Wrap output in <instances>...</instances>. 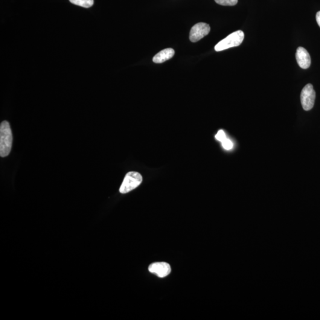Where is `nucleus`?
Masks as SVG:
<instances>
[{
    "label": "nucleus",
    "instance_id": "obj_1",
    "mask_svg": "<svg viewBox=\"0 0 320 320\" xmlns=\"http://www.w3.org/2000/svg\"><path fill=\"white\" fill-rule=\"evenodd\" d=\"M13 136L10 125L7 121L0 125V156L5 157L9 155L12 147Z\"/></svg>",
    "mask_w": 320,
    "mask_h": 320
},
{
    "label": "nucleus",
    "instance_id": "obj_2",
    "mask_svg": "<svg viewBox=\"0 0 320 320\" xmlns=\"http://www.w3.org/2000/svg\"><path fill=\"white\" fill-rule=\"evenodd\" d=\"M244 38V33L243 31L235 32L217 43L215 46V50L220 52L229 48L237 47L242 43Z\"/></svg>",
    "mask_w": 320,
    "mask_h": 320
},
{
    "label": "nucleus",
    "instance_id": "obj_3",
    "mask_svg": "<svg viewBox=\"0 0 320 320\" xmlns=\"http://www.w3.org/2000/svg\"><path fill=\"white\" fill-rule=\"evenodd\" d=\"M142 182V177L136 171H130L126 174L122 182L119 192L122 194L127 193L138 187Z\"/></svg>",
    "mask_w": 320,
    "mask_h": 320
},
{
    "label": "nucleus",
    "instance_id": "obj_4",
    "mask_svg": "<svg viewBox=\"0 0 320 320\" xmlns=\"http://www.w3.org/2000/svg\"><path fill=\"white\" fill-rule=\"evenodd\" d=\"M315 99L316 92L312 84H307L301 93V101L303 109L306 111L312 109L315 103Z\"/></svg>",
    "mask_w": 320,
    "mask_h": 320
},
{
    "label": "nucleus",
    "instance_id": "obj_5",
    "mask_svg": "<svg viewBox=\"0 0 320 320\" xmlns=\"http://www.w3.org/2000/svg\"><path fill=\"white\" fill-rule=\"evenodd\" d=\"M210 31V26L207 23H197L192 28L189 34V39L192 42H196L208 35Z\"/></svg>",
    "mask_w": 320,
    "mask_h": 320
},
{
    "label": "nucleus",
    "instance_id": "obj_6",
    "mask_svg": "<svg viewBox=\"0 0 320 320\" xmlns=\"http://www.w3.org/2000/svg\"><path fill=\"white\" fill-rule=\"evenodd\" d=\"M148 270L160 278L166 277L170 274L171 269L169 264L165 262H156L151 264Z\"/></svg>",
    "mask_w": 320,
    "mask_h": 320
},
{
    "label": "nucleus",
    "instance_id": "obj_7",
    "mask_svg": "<svg viewBox=\"0 0 320 320\" xmlns=\"http://www.w3.org/2000/svg\"><path fill=\"white\" fill-rule=\"evenodd\" d=\"M296 59L301 68L307 69L310 67L311 62L310 55L305 48L299 47L297 49Z\"/></svg>",
    "mask_w": 320,
    "mask_h": 320
},
{
    "label": "nucleus",
    "instance_id": "obj_8",
    "mask_svg": "<svg viewBox=\"0 0 320 320\" xmlns=\"http://www.w3.org/2000/svg\"><path fill=\"white\" fill-rule=\"evenodd\" d=\"M175 52L172 48L165 49L156 54L153 58V62L156 64H161L165 61L169 60L173 58Z\"/></svg>",
    "mask_w": 320,
    "mask_h": 320
},
{
    "label": "nucleus",
    "instance_id": "obj_9",
    "mask_svg": "<svg viewBox=\"0 0 320 320\" xmlns=\"http://www.w3.org/2000/svg\"><path fill=\"white\" fill-rule=\"evenodd\" d=\"M71 3L78 5V6L90 8L94 4V0H69Z\"/></svg>",
    "mask_w": 320,
    "mask_h": 320
},
{
    "label": "nucleus",
    "instance_id": "obj_10",
    "mask_svg": "<svg viewBox=\"0 0 320 320\" xmlns=\"http://www.w3.org/2000/svg\"><path fill=\"white\" fill-rule=\"evenodd\" d=\"M215 1L218 4L225 6H233L237 4L238 0H215Z\"/></svg>",
    "mask_w": 320,
    "mask_h": 320
},
{
    "label": "nucleus",
    "instance_id": "obj_11",
    "mask_svg": "<svg viewBox=\"0 0 320 320\" xmlns=\"http://www.w3.org/2000/svg\"><path fill=\"white\" fill-rule=\"evenodd\" d=\"M223 146L226 150H229L232 149V147H233V144L232 142L229 140L228 139L225 138L222 142Z\"/></svg>",
    "mask_w": 320,
    "mask_h": 320
},
{
    "label": "nucleus",
    "instance_id": "obj_12",
    "mask_svg": "<svg viewBox=\"0 0 320 320\" xmlns=\"http://www.w3.org/2000/svg\"><path fill=\"white\" fill-rule=\"evenodd\" d=\"M215 138H216L217 140L223 142L226 138L225 133H224L223 130H220L218 131L216 136H215Z\"/></svg>",
    "mask_w": 320,
    "mask_h": 320
},
{
    "label": "nucleus",
    "instance_id": "obj_13",
    "mask_svg": "<svg viewBox=\"0 0 320 320\" xmlns=\"http://www.w3.org/2000/svg\"><path fill=\"white\" fill-rule=\"evenodd\" d=\"M316 20L317 23H318V25L320 28V11H319V12H317L316 14Z\"/></svg>",
    "mask_w": 320,
    "mask_h": 320
}]
</instances>
